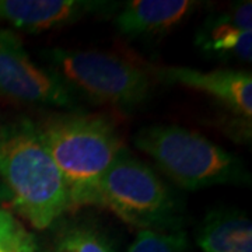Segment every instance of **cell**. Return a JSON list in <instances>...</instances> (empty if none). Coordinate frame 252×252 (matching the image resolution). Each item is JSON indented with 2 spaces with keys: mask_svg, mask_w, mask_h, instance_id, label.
<instances>
[{
  "mask_svg": "<svg viewBox=\"0 0 252 252\" xmlns=\"http://www.w3.org/2000/svg\"><path fill=\"white\" fill-rule=\"evenodd\" d=\"M49 70L70 90L93 102L122 111L135 109L152 93V76L146 67L102 51L48 49Z\"/></svg>",
  "mask_w": 252,
  "mask_h": 252,
  "instance_id": "obj_5",
  "label": "cell"
},
{
  "mask_svg": "<svg viewBox=\"0 0 252 252\" xmlns=\"http://www.w3.org/2000/svg\"><path fill=\"white\" fill-rule=\"evenodd\" d=\"M51 252H115L108 238L87 224L64 228L56 237Z\"/></svg>",
  "mask_w": 252,
  "mask_h": 252,
  "instance_id": "obj_12",
  "label": "cell"
},
{
  "mask_svg": "<svg viewBox=\"0 0 252 252\" xmlns=\"http://www.w3.org/2000/svg\"><path fill=\"white\" fill-rule=\"evenodd\" d=\"M188 235L180 231L140 230L127 252H187Z\"/></svg>",
  "mask_w": 252,
  "mask_h": 252,
  "instance_id": "obj_13",
  "label": "cell"
},
{
  "mask_svg": "<svg viewBox=\"0 0 252 252\" xmlns=\"http://www.w3.org/2000/svg\"><path fill=\"white\" fill-rule=\"evenodd\" d=\"M0 98L23 105L73 108L70 90L49 69L38 66L20 36L0 27Z\"/></svg>",
  "mask_w": 252,
  "mask_h": 252,
  "instance_id": "obj_6",
  "label": "cell"
},
{
  "mask_svg": "<svg viewBox=\"0 0 252 252\" xmlns=\"http://www.w3.org/2000/svg\"><path fill=\"white\" fill-rule=\"evenodd\" d=\"M152 79L200 91L219 101L233 114L251 122L252 76L235 69L199 70L185 66H150Z\"/></svg>",
  "mask_w": 252,
  "mask_h": 252,
  "instance_id": "obj_7",
  "label": "cell"
},
{
  "mask_svg": "<svg viewBox=\"0 0 252 252\" xmlns=\"http://www.w3.org/2000/svg\"><path fill=\"white\" fill-rule=\"evenodd\" d=\"M133 143L181 188L198 190L251 184V175L240 157L187 127L144 126L135 135Z\"/></svg>",
  "mask_w": 252,
  "mask_h": 252,
  "instance_id": "obj_3",
  "label": "cell"
},
{
  "mask_svg": "<svg viewBox=\"0 0 252 252\" xmlns=\"http://www.w3.org/2000/svg\"><path fill=\"white\" fill-rule=\"evenodd\" d=\"M0 177L16 210L36 230L51 227L72 209L62 174L31 121L0 129Z\"/></svg>",
  "mask_w": 252,
  "mask_h": 252,
  "instance_id": "obj_2",
  "label": "cell"
},
{
  "mask_svg": "<svg viewBox=\"0 0 252 252\" xmlns=\"http://www.w3.org/2000/svg\"><path fill=\"white\" fill-rule=\"evenodd\" d=\"M35 126L62 174L70 207L93 205L99 181L124 149L115 124L101 114L61 112Z\"/></svg>",
  "mask_w": 252,
  "mask_h": 252,
  "instance_id": "obj_1",
  "label": "cell"
},
{
  "mask_svg": "<svg viewBox=\"0 0 252 252\" xmlns=\"http://www.w3.org/2000/svg\"><path fill=\"white\" fill-rule=\"evenodd\" d=\"M203 252H252V221L234 207L212 209L196 231Z\"/></svg>",
  "mask_w": 252,
  "mask_h": 252,
  "instance_id": "obj_11",
  "label": "cell"
},
{
  "mask_svg": "<svg viewBox=\"0 0 252 252\" xmlns=\"http://www.w3.org/2000/svg\"><path fill=\"white\" fill-rule=\"evenodd\" d=\"M196 45L203 54L221 61H252V3H235L213 14L199 28Z\"/></svg>",
  "mask_w": 252,
  "mask_h": 252,
  "instance_id": "obj_8",
  "label": "cell"
},
{
  "mask_svg": "<svg viewBox=\"0 0 252 252\" xmlns=\"http://www.w3.org/2000/svg\"><path fill=\"white\" fill-rule=\"evenodd\" d=\"M93 205L108 209L140 230L180 231L185 220L180 198L125 147L99 181Z\"/></svg>",
  "mask_w": 252,
  "mask_h": 252,
  "instance_id": "obj_4",
  "label": "cell"
},
{
  "mask_svg": "<svg viewBox=\"0 0 252 252\" xmlns=\"http://www.w3.org/2000/svg\"><path fill=\"white\" fill-rule=\"evenodd\" d=\"M200 6L192 0H132L119 6L114 24L121 35L158 38L178 27Z\"/></svg>",
  "mask_w": 252,
  "mask_h": 252,
  "instance_id": "obj_10",
  "label": "cell"
},
{
  "mask_svg": "<svg viewBox=\"0 0 252 252\" xmlns=\"http://www.w3.org/2000/svg\"><path fill=\"white\" fill-rule=\"evenodd\" d=\"M109 4L89 0H0V21L18 31L36 34L70 26Z\"/></svg>",
  "mask_w": 252,
  "mask_h": 252,
  "instance_id": "obj_9",
  "label": "cell"
}]
</instances>
